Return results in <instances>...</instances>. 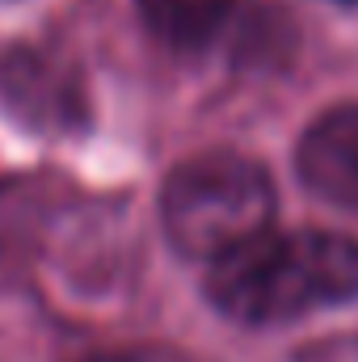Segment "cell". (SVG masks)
<instances>
[{
  "mask_svg": "<svg viewBox=\"0 0 358 362\" xmlns=\"http://www.w3.org/2000/svg\"><path fill=\"white\" fill-rule=\"evenodd\" d=\"M76 362H190L169 346H122V350H97Z\"/></svg>",
  "mask_w": 358,
  "mask_h": 362,
  "instance_id": "obj_6",
  "label": "cell"
},
{
  "mask_svg": "<svg viewBox=\"0 0 358 362\" xmlns=\"http://www.w3.org/2000/svg\"><path fill=\"white\" fill-rule=\"evenodd\" d=\"M295 173L329 206L358 211V101L325 110L295 148Z\"/></svg>",
  "mask_w": 358,
  "mask_h": 362,
  "instance_id": "obj_4",
  "label": "cell"
},
{
  "mask_svg": "<svg viewBox=\"0 0 358 362\" xmlns=\"http://www.w3.org/2000/svg\"><path fill=\"white\" fill-rule=\"evenodd\" d=\"M337 4H358V0H337Z\"/></svg>",
  "mask_w": 358,
  "mask_h": 362,
  "instance_id": "obj_7",
  "label": "cell"
},
{
  "mask_svg": "<svg viewBox=\"0 0 358 362\" xmlns=\"http://www.w3.org/2000/svg\"><path fill=\"white\" fill-rule=\"evenodd\" d=\"M278 211L274 177L245 152L207 148L165 177V236L190 262H215L266 232Z\"/></svg>",
  "mask_w": 358,
  "mask_h": 362,
  "instance_id": "obj_2",
  "label": "cell"
},
{
  "mask_svg": "<svg viewBox=\"0 0 358 362\" xmlns=\"http://www.w3.org/2000/svg\"><path fill=\"white\" fill-rule=\"evenodd\" d=\"M358 295V240L325 228L258 232L215 257L207 299L236 325H287Z\"/></svg>",
  "mask_w": 358,
  "mask_h": 362,
  "instance_id": "obj_1",
  "label": "cell"
},
{
  "mask_svg": "<svg viewBox=\"0 0 358 362\" xmlns=\"http://www.w3.org/2000/svg\"><path fill=\"white\" fill-rule=\"evenodd\" d=\"M232 4L236 0H139V13L152 38H161L165 47L198 51L219 34Z\"/></svg>",
  "mask_w": 358,
  "mask_h": 362,
  "instance_id": "obj_5",
  "label": "cell"
},
{
  "mask_svg": "<svg viewBox=\"0 0 358 362\" xmlns=\"http://www.w3.org/2000/svg\"><path fill=\"white\" fill-rule=\"evenodd\" d=\"M0 97L34 131L76 135L89 127V85L81 64L55 47H8L0 55Z\"/></svg>",
  "mask_w": 358,
  "mask_h": 362,
  "instance_id": "obj_3",
  "label": "cell"
}]
</instances>
